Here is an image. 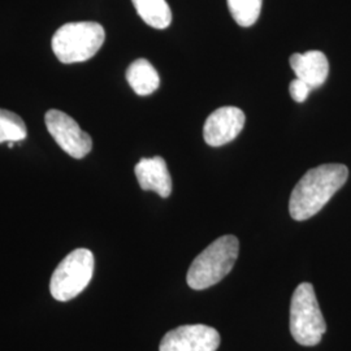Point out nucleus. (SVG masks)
<instances>
[{"instance_id":"obj_8","label":"nucleus","mask_w":351,"mask_h":351,"mask_svg":"<svg viewBox=\"0 0 351 351\" xmlns=\"http://www.w3.org/2000/svg\"><path fill=\"white\" fill-rule=\"evenodd\" d=\"M245 113L237 107H221L213 111L203 126V138L207 145L219 147L239 137L245 125Z\"/></svg>"},{"instance_id":"obj_10","label":"nucleus","mask_w":351,"mask_h":351,"mask_svg":"<svg viewBox=\"0 0 351 351\" xmlns=\"http://www.w3.org/2000/svg\"><path fill=\"white\" fill-rule=\"evenodd\" d=\"M290 65L302 81L313 88H320L329 75V63L322 51H307L304 53H293Z\"/></svg>"},{"instance_id":"obj_6","label":"nucleus","mask_w":351,"mask_h":351,"mask_svg":"<svg viewBox=\"0 0 351 351\" xmlns=\"http://www.w3.org/2000/svg\"><path fill=\"white\" fill-rule=\"evenodd\" d=\"M45 123L52 138L69 156L82 159L93 149L91 137L66 113L50 110L45 116Z\"/></svg>"},{"instance_id":"obj_5","label":"nucleus","mask_w":351,"mask_h":351,"mask_svg":"<svg viewBox=\"0 0 351 351\" xmlns=\"http://www.w3.org/2000/svg\"><path fill=\"white\" fill-rule=\"evenodd\" d=\"M94 275V255L88 249H77L68 254L52 274L51 295L59 302L75 298L88 287Z\"/></svg>"},{"instance_id":"obj_1","label":"nucleus","mask_w":351,"mask_h":351,"mask_svg":"<svg viewBox=\"0 0 351 351\" xmlns=\"http://www.w3.org/2000/svg\"><path fill=\"white\" fill-rule=\"evenodd\" d=\"M348 177L349 169L343 164H323L310 169L291 191L290 216L297 221L315 216L346 184Z\"/></svg>"},{"instance_id":"obj_4","label":"nucleus","mask_w":351,"mask_h":351,"mask_svg":"<svg viewBox=\"0 0 351 351\" xmlns=\"http://www.w3.org/2000/svg\"><path fill=\"white\" fill-rule=\"evenodd\" d=\"M326 332V320L311 284L295 289L290 304V333L302 346H316Z\"/></svg>"},{"instance_id":"obj_3","label":"nucleus","mask_w":351,"mask_h":351,"mask_svg":"<svg viewBox=\"0 0 351 351\" xmlns=\"http://www.w3.org/2000/svg\"><path fill=\"white\" fill-rule=\"evenodd\" d=\"M104 39L106 32L98 23H69L53 34L52 50L62 63H81L101 50Z\"/></svg>"},{"instance_id":"obj_12","label":"nucleus","mask_w":351,"mask_h":351,"mask_svg":"<svg viewBox=\"0 0 351 351\" xmlns=\"http://www.w3.org/2000/svg\"><path fill=\"white\" fill-rule=\"evenodd\" d=\"M139 17L151 27L165 29L172 23V12L165 0H132Z\"/></svg>"},{"instance_id":"obj_9","label":"nucleus","mask_w":351,"mask_h":351,"mask_svg":"<svg viewBox=\"0 0 351 351\" xmlns=\"http://www.w3.org/2000/svg\"><path fill=\"white\" fill-rule=\"evenodd\" d=\"M134 172L142 190L155 191L162 198H168L171 195L172 178L163 158H143L136 165Z\"/></svg>"},{"instance_id":"obj_7","label":"nucleus","mask_w":351,"mask_h":351,"mask_svg":"<svg viewBox=\"0 0 351 351\" xmlns=\"http://www.w3.org/2000/svg\"><path fill=\"white\" fill-rule=\"evenodd\" d=\"M220 342V335L213 326H182L164 336L159 351H216Z\"/></svg>"},{"instance_id":"obj_11","label":"nucleus","mask_w":351,"mask_h":351,"mask_svg":"<svg viewBox=\"0 0 351 351\" xmlns=\"http://www.w3.org/2000/svg\"><path fill=\"white\" fill-rule=\"evenodd\" d=\"M126 81L134 93L141 97L150 95L160 85V78L156 69L146 59H138L129 65L126 71Z\"/></svg>"},{"instance_id":"obj_2","label":"nucleus","mask_w":351,"mask_h":351,"mask_svg":"<svg viewBox=\"0 0 351 351\" xmlns=\"http://www.w3.org/2000/svg\"><path fill=\"white\" fill-rule=\"evenodd\" d=\"M239 251V239L232 234L213 241L190 265L186 276L189 287L204 290L220 282L233 269Z\"/></svg>"},{"instance_id":"obj_15","label":"nucleus","mask_w":351,"mask_h":351,"mask_svg":"<svg viewBox=\"0 0 351 351\" xmlns=\"http://www.w3.org/2000/svg\"><path fill=\"white\" fill-rule=\"evenodd\" d=\"M311 90H314V88H311L308 84H306L304 81L300 80V78L293 80L290 82V86H289L290 95L297 103H303V101H306L308 94L311 93Z\"/></svg>"},{"instance_id":"obj_13","label":"nucleus","mask_w":351,"mask_h":351,"mask_svg":"<svg viewBox=\"0 0 351 351\" xmlns=\"http://www.w3.org/2000/svg\"><path fill=\"white\" fill-rule=\"evenodd\" d=\"M263 0H228V7L239 26L249 27L259 19Z\"/></svg>"},{"instance_id":"obj_14","label":"nucleus","mask_w":351,"mask_h":351,"mask_svg":"<svg viewBox=\"0 0 351 351\" xmlns=\"http://www.w3.org/2000/svg\"><path fill=\"white\" fill-rule=\"evenodd\" d=\"M24 120L16 113L0 108V143L3 142H19L26 138Z\"/></svg>"}]
</instances>
